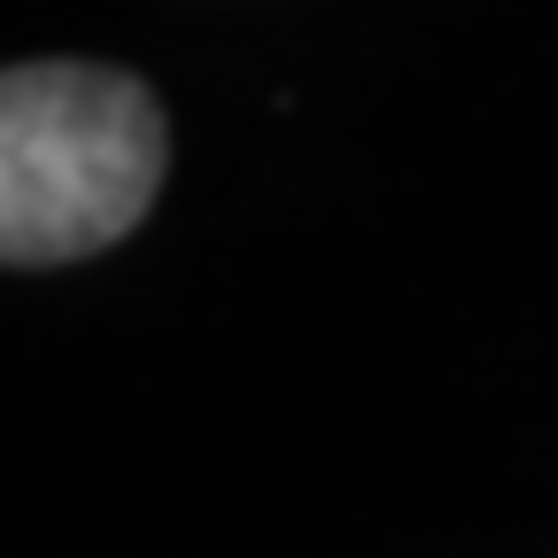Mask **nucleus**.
Here are the masks:
<instances>
[{"mask_svg":"<svg viewBox=\"0 0 558 558\" xmlns=\"http://www.w3.org/2000/svg\"><path fill=\"white\" fill-rule=\"evenodd\" d=\"M163 186V109L109 62H16L0 78V256L78 264L124 241Z\"/></svg>","mask_w":558,"mask_h":558,"instance_id":"nucleus-1","label":"nucleus"}]
</instances>
